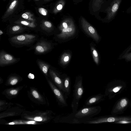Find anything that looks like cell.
<instances>
[{
  "label": "cell",
  "instance_id": "1",
  "mask_svg": "<svg viewBox=\"0 0 131 131\" xmlns=\"http://www.w3.org/2000/svg\"><path fill=\"white\" fill-rule=\"evenodd\" d=\"M101 110L99 106H88L77 111L74 114L75 123H83L97 115Z\"/></svg>",
  "mask_w": 131,
  "mask_h": 131
},
{
  "label": "cell",
  "instance_id": "23",
  "mask_svg": "<svg viewBox=\"0 0 131 131\" xmlns=\"http://www.w3.org/2000/svg\"><path fill=\"white\" fill-rule=\"evenodd\" d=\"M32 94L34 97L36 98H38L39 97V95L37 92L36 91H34L32 92Z\"/></svg>",
  "mask_w": 131,
  "mask_h": 131
},
{
  "label": "cell",
  "instance_id": "3",
  "mask_svg": "<svg viewBox=\"0 0 131 131\" xmlns=\"http://www.w3.org/2000/svg\"><path fill=\"white\" fill-rule=\"evenodd\" d=\"M36 38V36L34 35L23 34L13 37L10 38V41L15 45H26L33 43Z\"/></svg>",
  "mask_w": 131,
  "mask_h": 131
},
{
  "label": "cell",
  "instance_id": "16",
  "mask_svg": "<svg viewBox=\"0 0 131 131\" xmlns=\"http://www.w3.org/2000/svg\"><path fill=\"white\" fill-rule=\"evenodd\" d=\"M20 27L18 26H15L12 28V30L13 32L12 34L17 33V32H19L20 29Z\"/></svg>",
  "mask_w": 131,
  "mask_h": 131
},
{
  "label": "cell",
  "instance_id": "20",
  "mask_svg": "<svg viewBox=\"0 0 131 131\" xmlns=\"http://www.w3.org/2000/svg\"><path fill=\"white\" fill-rule=\"evenodd\" d=\"M64 4V1L61 4H58L57 7V9L58 10H61L63 8V6Z\"/></svg>",
  "mask_w": 131,
  "mask_h": 131
},
{
  "label": "cell",
  "instance_id": "6",
  "mask_svg": "<svg viewBox=\"0 0 131 131\" xmlns=\"http://www.w3.org/2000/svg\"><path fill=\"white\" fill-rule=\"evenodd\" d=\"M17 59L11 54L3 51L0 53V66H3L15 62Z\"/></svg>",
  "mask_w": 131,
  "mask_h": 131
},
{
  "label": "cell",
  "instance_id": "11",
  "mask_svg": "<svg viewBox=\"0 0 131 131\" xmlns=\"http://www.w3.org/2000/svg\"><path fill=\"white\" fill-rule=\"evenodd\" d=\"M74 26L75 25L72 19L69 18H67L62 22L60 28V29Z\"/></svg>",
  "mask_w": 131,
  "mask_h": 131
},
{
  "label": "cell",
  "instance_id": "9",
  "mask_svg": "<svg viewBox=\"0 0 131 131\" xmlns=\"http://www.w3.org/2000/svg\"><path fill=\"white\" fill-rule=\"evenodd\" d=\"M103 95L100 94L91 96L85 101V106H90L98 103L103 99Z\"/></svg>",
  "mask_w": 131,
  "mask_h": 131
},
{
  "label": "cell",
  "instance_id": "27",
  "mask_svg": "<svg viewBox=\"0 0 131 131\" xmlns=\"http://www.w3.org/2000/svg\"><path fill=\"white\" fill-rule=\"evenodd\" d=\"M28 77L29 79H33L34 78V76L33 74L30 73L28 75Z\"/></svg>",
  "mask_w": 131,
  "mask_h": 131
},
{
  "label": "cell",
  "instance_id": "30",
  "mask_svg": "<svg viewBox=\"0 0 131 131\" xmlns=\"http://www.w3.org/2000/svg\"><path fill=\"white\" fill-rule=\"evenodd\" d=\"M35 123V122L34 121H31L28 122L27 123L28 124H33Z\"/></svg>",
  "mask_w": 131,
  "mask_h": 131
},
{
  "label": "cell",
  "instance_id": "25",
  "mask_svg": "<svg viewBox=\"0 0 131 131\" xmlns=\"http://www.w3.org/2000/svg\"><path fill=\"white\" fill-rule=\"evenodd\" d=\"M18 80L16 79H15L12 80L10 82V84L12 85L15 84L17 82Z\"/></svg>",
  "mask_w": 131,
  "mask_h": 131
},
{
  "label": "cell",
  "instance_id": "21",
  "mask_svg": "<svg viewBox=\"0 0 131 131\" xmlns=\"http://www.w3.org/2000/svg\"><path fill=\"white\" fill-rule=\"evenodd\" d=\"M17 2V1L16 0L14 1L11 4L9 7L10 9H12L15 6Z\"/></svg>",
  "mask_w": 131,
  "mask_h": 131
},
{
  "label": "cell",
  "instance_id": "19",
  "mask_svg": "<svg viewBox=\"0 0 131 131\" xmlns=\"http://www.w3.org/2000/svg\"><path fill=\"white\" fill-rule=\"evenodd\" d=\"M20 23L24 25L29 26L31 27H34V26L32 24H30L29 23L25 21H21Z\"/></svg>",
  "mask_w": 131,
  "mask_h": 131
},
{
  "label": "cell",
  "instance_id": "24",
  "mask_svg": "<svg viewBox=\"0 0 131 131\" xmlns=\"http://www.w3.org/2000/svg\"><path fill=\"white\" fill-rule=\"evenodd\" d=\"M121 88V86L116 87L113 89V91L114 92H117L120 90Z\"/></svg>",
  "mask_w": 131,
  "mask_h": 131
},
{
  "label": "cell",
  "instance_id": "31",
  "mask_svg": "<svg viewBox=\"0 0 131 131\" xmlns=\"http://www.w3.org/2000/svg\"><path fill=\"white\" fill-rule=\"evenodd\" d=\"M3 34V32L1 30H0V35H1Z\"/></svg>",
  "mask_w": 131,
  "mask_h": 131
},
{
  "label": "cell",
  "instance_id": "14",
  "mask_svg": "<svg viewBox=\"0 0 131 131\" xmlns=\"http://www.w3.org/2000/svg\"><path fill=\"white\" fill-rule=\"evenodd\" d=\"M70 56L67 53H64L62 56L61 59V62L63 64H66L69 61Z\"/></svg>",
  "mask_w": 131,
  "mask_h": 131
},
{
  "label": "cell",
  "instance_id": "7",
  "mask_svg": "<svg viewBox=\"0 0 131 131\" xmlns=\"http://www.w3.org/2000/svg\"><path fill=\"white\" fill-rule=\"evenodd\" d=\"M51 48V45L49 43L44 41H41L36 45L35 51L40 54L45 53L49 51Z\"/></svg>",
  "mask_w": 131,
  "mask_h": 131
},
{
  "label": "cell",
  "instance_id": "2",
  "mask_svg": "<svg viewBox=\"0 0 131 131\" xmlns=\"http://www.w3.org/2000/svg\"><path fill=\"white\" fill-rule=\"evenodd\" d=\"M73 92V97L71 107L72 110L73 114H74L77 111L79 101L84 93L82 78H76L74 85Z\"/></svg>",
  "mask_w": 131,
  "mask_h": 131
},
{
  "label": "cell",
  "instance_id": "29",
  "mask_svg": "<svg viewBox=\"0 0 131 131\" xmlns=\"http://www.w3.org/2000/svg\"><path fill=\"white\" fill-rule=\"evenodd\" d=\"M22 17L25 19H27L28 18V15L25 13L23 14L22 15Z\"/></svg>",
  "mask_w": 131,
  "mask_h": 131
},
{
  "label": "cell",
  "instance_id": "32",
  "mask_svg": "<svg viewBox=\"0 0 131 131\" xmlns=\"http://www.w3.org/2000/svg\"><path fill=\"white\" fill-rule=\"evenodd\" d=\"M9 124L10 125H14V123L13 122H11L9 123Z\"/></svg>",
  "mask_w": 131,
  "mask_h": 131
},
{
  "label": "cell",
  "instance_id": "12",
  "mask_svg": "<svg viewBox=\"0 0 131 131\" xmlns=\"http://www.w3.org/2000/svg\"><path fill=\"white\" fill-rule=\"evenodd\" d=\"M51 73L52 74L55 82L58 85V86L60 89L63 90V80L61 79L59 77L57 76L55 73L52 71H51Z\"/></svg>",
  "mask_w": 131,
  "mask_h": 131
},
{
  "label": "cell",
  "instance_id": "4",
  "mask_svg": "<svg viewBox=\"0 0 131 131\" xmlns=\"http://www.w3.org/2000/svg\"><path fill=\"white\" fill-rule=\"evenodd\" d=\"M82 27L84 31L95 41L97 42L99 37L94 28L83 17L81 19Z\"/></svg>",
  "mask_w": 131,
  "mask_h": 131
},
{
  "label": "cell",
  "instance_id": "22",
  "mask_svg": "<svg viewBox=\"0 0 131 131\" xmlns=\"http://www.w3.org/2000/svg\"><path fill=\"white\" fill-rule=\"evenodd\" d=\"M44 25L47 27L49 28H51L52 26V24L48 21H46L44 22Z\"/></svg>",
  "mask_w": 131,
  "mask_h": 131
},
{
  "label": "cell",
  "instance_id": "13",
  "mask_svg": "<svg viewBox=\"0 0 131 131\" xmlns=\"http://www.w3.org/2000/svg\"><path fill=\"white\" fill-rule=\"evenodd\" d=\"M39 67L42 72L45 74H46L50 67L49 65L42 61L39 60L38 62Z\"/></svg>",
  "mask_w": 131,
  "mask_h": 131
},
{
  "label": "cell",
  "instance_id": "17",
  "mask_svg": "<svg viewBox=\"0 0 131 131\" xmlns=\"http://www.w3.org/2000/svg\"><path fill=\"white\" fill-rule=\"evenodd\" d=\"M39 12L41 15H46L47 14L48 12L46 9L43 8H40L38 9Z\"/></svg>",
  "mask_w": 131,
  "mask_h": 131
},
{
  "label": "cell",
  "instance_id": "28",
  "mask_svg": "<svg viewBox=\"0 0 131 131\" xmlns=\"http://www.w3.org/2000/svg\"><path fill=\"white\" fill-rule=\"evenodd\" d=\"M34 120L37 121H41L42 120V118L40 117H36L34 118Z\"/></svg>",
  "mask_w": 131,
  "mask_h": 131
},
{
  "label": "cell",
  "instance_id": "26",
  "mask_svg": "<svg viewBox=\"0 0 131 131\" xmlns=\"http://www.w3.org/2000/svg\"><path fill=\"white\" fill-rule=\"evenodd\" d=\"M17 91L16 90H11L10 92L11 94L12 95H15L17 94Z\"/></svg>",
  "mask_w": 131,
  "mask_h": 131
},
{
  "label": "cell",
  "instance_id": "10",
  "mask_svg": "<svg viewBox=\"0 0 131 131\" xmlns=\"http://www.w3.org/2000/svg\"><path fill=\"white\" fill-rule=\"evenodd\" d=\"M63 94L67 97L70 93V78L67 77L63 80Z\"/></svg>",
  "mask_w": 131,
  "mask_h": 131
},
{
  "label": "cell",
  "instance_id": "15",
  "mask_svg": "<svg viewBox=\"0 0 131 131\" xmlns=\"http://www.w3.org/2000/svg\"><path fill=\"white\" fill-rule=\"evenodd\" d=\"M91 50L94 60L96 63L97 64H98L99 61L98 54L97 52L95 49L93 47L91 48Z\"/></svg>",
  "mask_w": 131,
  "mask_h": 131
},
{
  "label": "cell",
  "instance_id": "5",
  "mask_svg": "<svg viewBox=\"0 0 131 131\" xmlns=\"http://www.w3.org/2000/svg\"><path fill=\"white\" fill-rule=\"evenodd\" d=\"M122 0H114L106 9L107 18L110 20L113 18L117 12Z\"/></svg>",
  "mask_w": 131,
  "mask_h": 131
},
{
  "label": "cell",
  "instance_id": "8",
  "mask_svg": "<svg viewBox=\"0 0 131 131\" xmlns=\"http://www.w3.org/2000/svg\"><path fill=\"white\" fill-rule=\"evenodd\" d=\"M61 33L57 35L60 38L65 39L72 36L75 32V26L60 29Z\"/></svg>",
  "mask_w": 131,
  "mask_h": 131
},
{
  "label": "cell",
  "instance_id": "33",
  "mask_svg": "<svg viewBox=\"0 0 131 131\" xmlns=\"http://www.w3.org/2000/svg\"></svg>",
  "mask_w": 131,
  "mask_h": 131
},
{
  "label": "cell",
  "instance_id": "18",
  "mask_svg": "<svg viewBox=\"0 0 131 131\" xmlns=\"http://www.w3.org/2000/svg\"><path fill=\"white\" fill-rule=\"evenodd\" d=\"M127 101L125 99H123L120 102V105L122 107H124L127 105Z\"/></svg>",
  "mask_w": 131,
  "mask_h": 131
}]
</instances>
